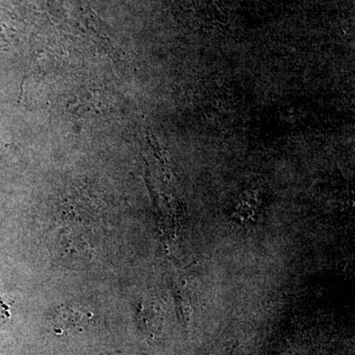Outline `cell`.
Instances as JSON below:
<instances>
[{"label": "cell", "instance_id": "6da1fadb", "mask_svg": "<svg viewBox=\"0 0 355 355\" xmlns=\"http://www.w3.org/2000/svg\"><path fill=\"white\" fill-rule=\"evenodd\" d=\"M10 308H9L8 303L6 302L1 294H0V326L6 323L7 320L10 318Z\"/></svg>", "mask_w": 355, "mask_h": 355}]
</instances>
